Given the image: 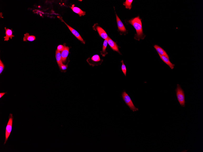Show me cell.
<instances>
[{"label":"cell","mask_w":203,"mask_h":152,"mask_svg":"<svg viewBox=\"0 0 203 152\" xmlns=\"http://www.w3.org/2000/svg\"><path fill=\"white\" fill-rule=\"evenodd\" d=\"M108 43L107 39H105L104 40L103 47H102V50L101 52V54L103 57L105 56V55L107 54L106 51V49L107 47Z\"/></svg>","instance_id":"17"},{"label":"cell","mask_w":203,"mask_h":152,"mask_svg":"<svg viewBox=\"0 0 203 152\" xmlns=\"http://www.w3.org/2000/svg\"><path fill=\"white\" fill-rule=\"evenodd\" d=\"M13 117V114H10L9 117V121L6 127L5 133V140L4 145L7 142L8 138L11 133L12 129V124Z\"/></svg>","instance_id":"4"},{"label":"cell","mask_w":203,"mask_h":152,"mask_svg":"<svg viewBox=\"0 0 203 152\" xmlns=\"http://www.w3.org/2000/svg\"><path fill=\"white\" fill-rule=\"evenodd\" d=\"M108 43L109 45V46L113 51H117L120 54H121L120 51L119 50V48L117 45L116 43L114 42L112 39L108 36Z\"/></svg>","instance_id":"8"},{"label":"cell","mask_w":203,"mask_h":152,"mask_svg":"<svg viewBox=\"0 0 203 152\" xmlns=\"http://www.w3.org/2000/svg\"><path fill=\"white\" fill-rule=\"evenodd\" d=\"M122 97L125 104L129 107L130 109L132 111L134 112L138 110V108H136L134 105L131 98L125 91L122 93Z\"/></svg>","instance_id":"3"},{"label":"cell","mask_w":203,"mask_h":152,"mask_svg":"<svg viewBox=\"0 0 203 152\" xmlns=\"http://www.w3.org/2000/svg\"><path fill=\"white\" fill-rule=\"evenodd\" d=\"M56 58L57 63L60 68L62 64V57L60 51L57 50L56 51Z\"/></svg>","instance_id":"14"},{"label":"cell","mask_w":203,"mask_h":152,"mask_svg":"<svg viewBox=\"0 0 203 152\" xmlns=\"http://www.w3.org/2000/svg\"><path fill=\"white\" fill-rule=\"evenodd\" d=\"M116 17L118 30L121 33H126L127 30H126L123 23L122 22L121 20L120 19L117 14H116Z\"/></svg>","instance_id":"7"},{"label":"cell","mask_w":203,"mask_h":152,"mask_svg":"<svg viewBox=\"0 0 203 152\" xmlns=\"http://www.w3.org/2000/svg\"><path fill=\"white\" fill-rule=\"evenodd\" d=\"M4 68V66L1 60H0V74H1Z\"/></svg>","instance_id":"20"},{"label":"cell","mask_w":203,"mask_h":152,"mask_svg":"<svg viewBox=\"0 0 203 152\" xmlns=\"http://www.w3.org/2000/svg\"><path fill=\"white\" fill-rule=\"evenodd\" d=\"M154 48L156 49L159 54L167 57L169 58L168 54H167L166 51L164 50L161 47L159 46L158 45H155L154 46Z\"/></svg>","instance_id":"11"},{"label":"cell","mask_w":203,"mask_h":152,"mask_svg":"<svg viewBox=\"0 0 203 152\" xmlns=\"http://www.w3.org/2000/svg\"><path fill=\"white\" fill-rule=\"evenodd\" d=\"M159 56L160 57L161 60H162L164 62L165 64H166L167 65L169 66L170 68L171 69L173 70L174 68L175 65L172 64L171 63L170 60H169V58H167V57L162 56L159 55Z\"/></svg>","instance_id":"10"},{"label":"cell","mask_w":203,"mask_h":152,"mask_svg":"<svg viewBox=\"0 0 203 152\" xmlns=\"http://www.w3.org/2000/svg\"><path fill=\"white\" fill-rule=\"evenodd\" d=\"M35 37L34 36H30L29 33H27L24 35L23 37V40L24 41L28 40L30 41H32L35 40Z\"/></svg>","instance_id":"16"},{"label":"cell","mask_w":203,"mask_h":152,"mask_svg":"<svg viewBox=\"0 0 203 152\" xmlns=\"http://www.w3.org/2000/svg\"><path fill=\"white\" fill-rule=\"evenodd\" d=\"M176 92L177 99L179 104L182 107H185V100L184 92L179 84L177 85Z\"/></svg>","instance_id":"2"},{"label":"cell","mask_w":203,"mask_h":152,"mask_svg":"<svg viewBox=\"0 0 203 152\" xmlns=\"http://www.w3.org/2000/svg\"><path fill=\"white\" fill-rule=\"evenodd\" d=\"M64 49L61 51V55L62 57V62H66L67 57H68L69 52V48L64 45Z\"/></svg>","instance_id":"9"},{"label":"cell","mask_w":203,"mask_h":152,"mask_svg":"<svg viewBox=\"0 0 203 152\" xmlns=\"http://www.w3.org/2000/svg\"><path fill=\"white\" fill-rule=\"evenodd\" d=\"M5 29L6 31V36L5 37H4V39L5 41H7L9 40V38L12 39V37H14V36L12 34V29L8 28L7 29L6 27Z\"/></svg>","instance_id":"13"},{"label":"cell","mask_w":203,"mask_h":152,"mask_svg":"<svg viewBox=\"0 0 203 152\" xmlns=\"http://www.w3.org/2000/svg\"><path fill=\"white\" fill-rule=\"evenodd\" d=\"M133 1V0H126L123 3V5L125 6L126 8L130 9L131 8V4Z\"/></svg>","instance_id":"18"},{"label":"cell","mask_w":203,"mask_h":152,"mask_svg":"<svg viewBox=\"0 0 203 152\" xmlns=\"http://www.w3.org/2000/svg\"><path fill=\"white\" fill-rule=\"evenodd\" d=\"M121 62L122 63V65L121 66V69L122 71V72L123 73L125 74V76H126V73H127V69H126V67L125 64H124L123 61L122 60Z\"/></svg>","instance_id":"19"},{"label":"cell","mask_w":203,"mask_h":152,"mask_svg":"<svg viewBox=\"0 0 203 152\" xmlns=\"http://www.w3.org/2000/svg\"><path fill=\"white\" fill-rule=\"evenodd\" d=\"M6 93H0V98H1L4 95V94Z\"/></svg>","instance_id":"23"},{"label":"cell","mask_w":203,"mask_h":152,"mask_svg":"<svg viewBox=\"0 0 203 152\" xmlns=\"http://www.w3.org/2000/svg\"><path fill=\"white\" fill-rule=\"evenodd\" d=\"M70 7L75 13L78 14L80 17L85 15V12L82 11L79 8L74 7Z\"/></svg>","instance_id":"15"},{"label":"cell","mask_w":203,"mask_h":152,"mask_svg":"<svg viewBox=\"0 0 203 152\" xmlns=\"http://www.w3.org/2000/svg\"><path fill=\"white\" fill-rule=\"evenodd\" d=\"M58 17V18L59 19L61 20V21L63 22L66 25L67 27H68V29H69L70 31L72 33V34H73L75 36L76 38L78 39L79 40L82 41L83 43H85V42L83 40V39H82L81 37V36L79 34V33L77 32V31L73 28H72L69 26L66 23H65L64 21L63 20V19H62V17Z\"/></svg>","instance_id":"5"},{"label":"cell","mask_w":203,"mask_h":152,"mask_svg":"<svg viewBox=\"0 0 203 152\" xmlns=\"http://www.w3.org/2000/svg\"><path fill=\"white\" fill-rule=\"evenodd\" d=\"M67 68V66L66 65H64L63 64H62V65H61V66L60 67V68L61 69H62V70H66Z\"/></svg>","instance_id":"22"},{"label":"cell","mask_w":203,"mask_h":152,"mask_svg":"<svg viewBox=\"0 0 203 152\" xmlns=\"http://www.w3.org/2000/svg\"><path fill=\"white\" fill-rule=\"evenodd\" d=\"M96 29L97 30L98 34H99L102 38L105 39H108V36L107 34H106L105 31L101 27L97 26L96 27Z\"/></svg>","instance_id":"12"},{"label":"cell","mask_w":203,"mask_h":152,"mask_svg":"<svg viewBox=\"0 0 203 152\" xmlns=\"http://www.w3.org/2000/svg\"><path fill=\"white\" fill-rule=\"evenodd\" d=\"M128 22L133 26L136 31L137 33L135 34L134 39L138 41L141 39H144L146 36L143 33L141 19L138 16L130 19Z\"/></svg>","instance_id":"1"},{"label":"cell","mask_w":203,"mask_h":152,"mask_svg":"<svg viewBox=\"0 0 203 152\" xmlns=\"http://www.w3.org/2000/svg\"><path fill=\"white\" fill-rule=\"evenodd\" d=\"M90 63L89 64L93 66L95 65H97L101 63V60L100 59V57L98 55H95L92 57L90 60Z\"/></svg>","instance_id":"6"},{"label":"cell","mask_w":203,"mask_h":152,"mask_svg":"<svg viewBox=\"0 0 203 152\" xmlns=\"http://www.w3.org/2000/svg\"><path fill=\"white\" fill-rule=\"evenodd\" d=\"M64 46L62 45H59L57 47V50L60 51H62L64 49Z\"/></svg>","instance_id":"21"}]
</instances>
